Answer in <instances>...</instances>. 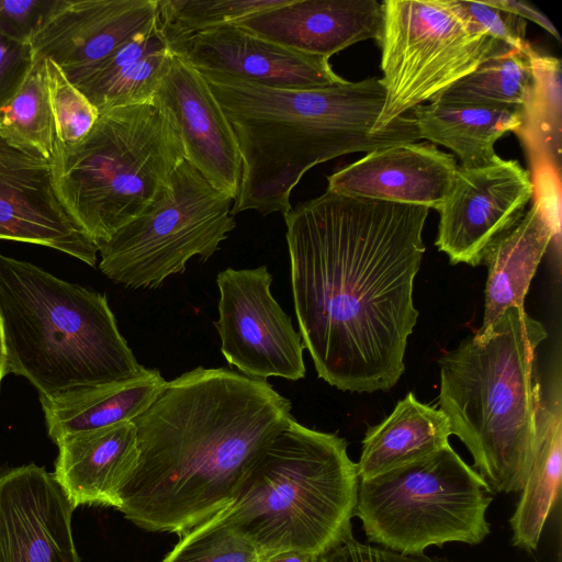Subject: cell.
Wrapping results in <instances>:
<instances>
[{
	"label": "cell",
	"instance_id": "obj_1",
	"mask_svg": "<svg viewBox=\"0 0 562 562\" xmlns=\"http://www.w3.org/2000/svg\"><path fill=\"white\" fill-rule=\"evenodd\" d=\"M429 210L326 190L283 214L299 333L329 385L387 391L404 373Z\"/></svg>",
	"mask_w": 562,
	"mask_h": 562
},
{
	"label": "cell",
	"instance_id": "obj_2",
	"mask_svg": "<svg viewBox=\"0 0 562 562\" xmlns=\"http://www.w3.org/2000/svg\"><path fill=\"white\" fill-rule=\"evenodd\" d=\"M291 407L267 380L226 368L166 381L133 420L138 461L117 510L142 529L179 536L205 521L231 504Z\"/></svg>",
	"mask_w": 562,
	"mask_h": 562
},
{
	"label": "cell",
	"instance_id": "obj_3",
	"mask_svg": "<svg viewBox=\"0 0 562 562\" xmlns=\"http://www.w3.org/2000/svg\"><path fill=\"white\" fill-rule=\"evenodd\" d=\"M200 72L233 128L241 157L234 215L250 210L263 216L285 214L292 209V190L315 165L420 139L412 115L373 132L385 101L375 77L283 89Z\"/></svg>",
	"mask_w": 562,
	"mask_h": 562
},
{
	"label": "cell",
	"instance_id": "obj_4",
	"mask_svg": "<svg viewBox=\"0 0 562 562\" xmlns=\"http://www.w3.org/2000/svg\"><path fill=\"white\" fill-rule=\"evenodd\" d=\"M544 326L509 307L483 336L464 338L439 360V409L493 493L525 485L536 439V351Z\"/></svg>",
	"mask_w": 562,
	"mask_h": 562
},
{
	"label": "cell",
	"instance_id": "obj_5",
	"mask_svg": "<svg viewBox=\"0 0 562 562\" xmlns=\"http://www.w3.org/2000/svg\"><path fill=\"white\" fill-rule=\"evenodd\" d=\"M0 321L7 374L40 398L128 380L139 364L106 296L0 254Z\"/></svg>",
	"mask_w": 562,
	"mask_h": 562
},
{
	"label": "cell",
	"instance_id": "obj_6",
	"mask_svg": "<svg viewBox=\"0 0 562 562\" xmlns=\"http://www.w3.org/2000/svg\"><path fill=\"white\" fill-rule=\"evenodd\" d=\"M347 446L293 417L250 468L221 512L260 560L284 551L318 555L353 538L359 476Z\"/></svg>",
	"mask_w": 562,
	"mask_h": 562
},
{
	"label": "cell",
	"instance_id": "obj_7",
	"mask_svg": "<svg viewBox=\"0 0 562 562\" xmlns=\"http://www.w3.org/2000/svg\"><path fill=\"white\" fill-rule=\"evenodd\" d=\"M183 160L177 128L153 99L101 112L79 143L56 144L50 164L64 205L98 244L143 215Z\"/></svg>",
	"mask_w": 562,
	"mask_h": 562
},
{
	"label": "cell",
	"instance_id": "obj_8",
	"mask_svg": "<svg viewBox=\"0 0 562 562\" xmlns=\"http://www.w3.org/2000/svg\"><path fill=\"white\" fill-rule=\"evenodd\" d=\"M492 490L447 446L406 465L359 479L356 517L367 539L408 555L446 542L477 544L490 533Z\"/></svg>",
	"mask_w": 562,
	"mask_h": 562
},
{
	"label": "cell",
	"instance_id": "obj_9",
	"mask_svg": "<svg viewBox=\"0 0 562 562\" xmlns=\"http://www.w3.org/2000/svg\"><path fill=\"white\" fill-rule=\"evenodd\" d=\"M381 8L376 41L385 101L374 133L487 60L516 50L472 21L456 0H384Z\"/></svg>",
	"mask_w": 562,
	"mask_h": 562
},
{
	"label": "cell",
	"instance_id": "obj_10",
	"mask_svg": "<svg viewBox=\"0 0 562 562\" xmlns=\"http://www.w3.org/2000/svg\"><path fill=\"white\" fill-rule=\"evenodd\" d=\"M234 199L183 160L139 217L97 244L100 270L127 288L155 289L194 256L209 260L236 227Z\"/></svg>",
	"mask_w": 562,
	"mask_h": 562
},
{
	"label": "cell",
	"instance_id": "obj_11",
	"mask_svg": "<svg viewBox=\"0 0 562 562\" xmlns=\"http://www.w3.org/2000/svg\"><path fill=\"white\" fill-rule=\"evenodd\" d=\"M271 283L267 266L218 272V319L214 326L221 351L248 378L297 381L305 376L304 346L290 315L272 296Z\"/></svg>",
	"mask_w": 562,
	"mask_h": 562
},
{
	"label": "cell",
	"instance_id": "obj_12",
	"mask_svg": "<svg viewBox=\"0 0 562 562\" xmlns=\"http://www.w3.org/2000/svg\"><path fill=\"white\" fill-rule=\"evenodd\" d=\"M533 196L531 173L501 157L480 167L459 166L438 210L436 246L451 263L476 267L488 248L525 214Z\"/></svg>",
	"mask_w": 562,
	"mask_h": 562
},
{
	"label": "cell",
	"instance_id": "obj_13",
	"mask_svg": "<svg viewBox=\"0 0 562 562\" xmlns=\"http://www.w3.org/2000/svg\"><path fill=\"white\" fill-rule=\"evenodd\" d=\"M0 239L65 252L91 267L95 241L64 205L50 161L27 154L0 136Z\"/></svg>",
	"mask_w": 562,
	"mask_h": 562
},
{
	"label": "cell",
	"instance_id": "obj_14",
	"mask_svg": "<svg viewBox=\"0 0 562 562\" xmlns=\"http://www.w3.org/2000/svg\"><path fill=\"white\" fill-rule=\"evenodd\" d=\"M75 509L46 469L31 463L0 472V562H80Z\"/></svg>",
	"mask_w": 562,
	"mask_h": 562
},
{
	"label": "cell",
	"instance_id": "obj_15",
	"mask_svg": "<svg viewBox=\"0 0 562 562\" xmlns=\"http://www.w3.org/2000/svg\"><path fill=\"white\" fill-rule=\"evenodd\" d=\"M169 46L199 71L274 88L315 89L346 80L327 57L289 49L233 24L171 41Z\"/></svg>",
	"mask_w": 562,
	"mask_h": 562
},
{
	"label": "cell",
	"instance_id": "obj_16",
	"mask_svg": "<svg viewBox=\"0 0 562 562\" xmlns=\"http://www.w3.org/2000/svg\"><path fill=\"white\" fill-rule=\"evenodd\" d=\"M157 10L158 0H58L31 46L70 80L150 26Z\"/></svg>",
	"mask_w": 562,
	"mask_h": 562
},
{
	"label": "cell",
	"instance_id": "obj_17",
	"mask_svg": "<svg viewBox=\"0 0 562 562\" xmlns=\"http://www.w3.org/2000/svg\"><path fill=\"white\" fill-rule=\"evenodd\" d=\"M154 100L169 113L184 160L235 201L241 178L237 139L201 72L173 54Z\"/></svg>",
	"mask_w": 562,
	"mask_h": 562
},
{
	"label": "cell",
	"instance_id": "obj_18",
	"mask_svg": "<svg viewBox=\"0 0 562 562\" xmlns=\"http://www.w3.org/2000/svg\"><path fill=\"white\" fill-rule=\"evenodd\" d=\"M535 202L518 223L486 251L484 314L476 336L485 335L509 307H524L531 280L550 243L560 236L561 178L550 169L531 177Z\"/></svg>",
	"mask_w": 562,
	"mask_h": 562
},
{
	"label": "cell",
	"instance_id": "obj_19",
	"mask_svg": "<svg viewBox=\"0 0 562 562\" xmlns=\"http://www.w3.org/2000/svg\"><path fill=\"white\" fill-rule=\"evenodd\" d=\"M454 156L430 142L404 143L368 153L327 178V190L439 210L453 183Z\"/></svg>",
	"mask_w": 562,
	"mask_h": 562
},
{
	"label": "cell",
	"instance_id": "obj_20",
	"mask_svg": "<svg viewBox=\"0 0 562 562\" xmlns=\"http://www.w3.org/2000/svg\"><path fill=\"white\" fill-rule=\"evenodd\" d=\"M382 23L375 0H288L233 23L289 49L329 58L366 40Z\"/></svg>",
	"mask_w": 562,
	"mask_h": 562
},
{
	"label": "cell",
	"instance_id": "obj_21",
	"mask_svg": "<svg viewBox=\"0 0 562 562\" xmlns=\"http://www.w3.org/2000/svg\"><path fill=\"white\" fill-rule=\"evenodd\" d=\"M54 475L75 508H119V493L138 461L133 422L68 435L56 442Z\"/></svg>",
	"mask_w": 562,
	"mask_h": 562
},
{
	"label": "cell",
	"instance_id": "obj_22",
	"mask_svg": "<svg viewBox=\"0 0 562 562\" xmlns=\"http://www.w3.org/2000/svg\"><path fill=\"white\" fill-rule=\"evenodd\" d=\"M562 471L561 374L539 385L532 460L519 502L509 520L513 544L536 550L560 495Z\"/></svg>",
	"mask_w": 562,
	"mask_h": 562
},
{
	"label": "cell",
	"instance_id": "obj_23",
	"mask_svg": "<svg viewBox=\"0 0 562 562\" xmlns=\"http://www.w3.org/2000/svg\"><path fill=\"white\" fill-rule=\"evenodd\" d=\"M172 55L156 20L110 57L69 81L99 113L147 103L154 99Z\"/></svg>",
	"mask_w": 562,
	"mask_h": 562
},
{
	"label": "cell",
	"instance_id": "obj_24",
	"mask_svg": "<svg viewBox=\"0 0 562 562\" xmlns=\"http://www.w3.org/2000/svg\"><path fill=\"white\" fill-rule=\"evenodd\" d=\"M166 380L158 369L145 368L128 380L87 386L53 398H40L49 438L133 422L161 392Z\"/></svg>",
	"mask_w": 562,
	"mask_h": 562
},
{
	"label": "cell",
	"instance_id": "obj_25",
	"mask_svg": "<svg viewBox=\"0 0 562 562\" xmlns=\"http://www.w3.org/2000/svg\"><path fill=\"white\" fill-rule=\"evenodd\" d=\"M450 435L442 411L409 392L384 420L367 429L358 476L368 479L428 457L449 446Z\"/></svg>",
	"mask_w": 562,
	"mask_h": 562
},
{
	"label": "cell",
	"instance_id": "obj_26",
	"mask_svg": "<svg viewBox=\"0 0 562 562\" xmlns=\"http://www.w3.org/2000/svg\"><path fill=\"white\" fill-rule=\"evenodd\" d=\"M413 119L420 139L451 149L462 167H480L497 158L495 143L521 122V108H502L447 101L418 105Z\"/></svg>",
	"mask_w": 562,
	"mask_h": 562
},
{
	"label": "cell",
	"instance_id": "obj_27",
	"mask_svg": "<svg viewBox=\"0 0 562 562\" xmlns=\"http://www.w3.org/2000/svg\"><path fill=\"white\" fill-rule=\"evenodd\" d=\"M531 65L533 85L521 106L520 125L514 133L527 151L532 176L541 169H550L561 176V61L533 48Z\"/></svg>",
	"mask_w": 562,
	"mask_h": 562
},
{
	"label": "cell",
	"instance_id": "obj_28",
	"mask_svg": "<svg viewBox=\"0 0 562 562\" xmlns=\"http://www.w3.org/2000/svg\"><path fill=\"white\" fill-rule=\"evenodd\" d=\"M0 136L27 154L47 161L54 158L56 136L44 57L35 55L21 88L0 112Z\"/></svg>",
	"mask_w": 562,
	"mask_h": 562
},
{
	"label": "cell",
	"instance_id": "obj_29",
	"mask_svg": "<svg viewBox=\"0 0 562 562\" xmlns=\"http://www.w3.org/2000/svg\"><path fill=\"white\" fill-rule=\"evenodd\" d=\"M529 47L493 58L463 77L438 98L470 104L521 108L527 101L533 72Z\"/></svg>",
	"mask_w": 562,
	"mask_h": 562
},
{
	"label": "cell",
	"instance_id": "obj_30",
	"mask_svg": "<svg viewBox=\"0 0 562 562\" xmlns=\"http://www.w3.org/2000/svg\"><path fill=\"white\" fill-rule=\"evenodd\" d=\"M288 0H158L157 24L169 42L233 24Z\"/></svg>",
	"mask_w": 562,
	"mask_h": 562
},
{
	"label": "cell",
	"instance_id": "obj_31",
	"mask_svg": "<svg viewBox=\"0 0 562 562\" xmlns=\"http://www.w3.org/2000/svg\"><path fill=\"white\" fill-rule=\"evenodd\" d=\"M255 546L216 513L179 536L160 562H259Z\"/></svg>",
	"mask_w": 562,
	"mask_h": 562
},
{
	"label": "cell",
	"instance_id": "obj_32",
	"mask_svg": "<svg viewBox=\"0 0 562 562\" xmlns=\"http://www.w3.org/2000/svg\"><path fill=\"white\" fill-rule=\"evenodd\" d=\"M45 59L56 144L71 146L86 137L100 113L55 63Z\"/></svg>",
	"mask_w": 562,
	"mask_h": 562
},
{
	"label": "cell",
	"instance_id": "obj_33",
	"mask_svg": "<svg viewBox=\"0 0 562 562\" xmlns=\"http://www.w3.org/2000/svg\"><path fill=\"white\" fill-rule=\"evenodd\" d=\"M456 3L472 21L498 41L519 52L529 47L530 44L525 37L524 19L485 1L456 0Z\"/></svg>",
	"mask_w": 562,
	"mask_h": 562
},
{
	"label": "cell",
	"instance_id": "obj_34",
	"mask_svg": "<svg viewBox=\"0 0 562 562\" xmlns=\"http://www.w3.org/2000/svg\"><path fill=\"white\" fill-rule=\"evenodd\" d=\"M58 0H0V33L30 44Z\"/></svg>",
	"mask_w": 562,
	"mask_h": 562
},
{
	"label": "cell",
	"instance_id": "obj_35",
	"mask_svg": "<svg viewBox=\"0 0 562 562\" xmlns=\"http://www.w3.org/2000/svg\"><path fill=\"white\" fill-rule=\"evenodd\" d=\"M34 58L30 44L12 41L0 33V112L21 88Z\"/></svg>",
	"mask_w": 562,
	"mask_h": 562
},
{
	"label": "cell",
	"instance_id": "obj_36",
	"mask_svg": "<svg viewBox=\"0 0 562 562\" xmlns=\"http://www.w3.org/2000/svg\"><path fill=\"white\" fill-rule=\"evenodd\" d=\"M313 562H446L425 554H402L382 547L364 544L351 538L315 555Z\"/></svg>",
	"mask_w": 562,
	"mask_h": 562
},
{
	"label": "cell",
	"instance_id": "obj_37",
	"mask_svg": "<svg viewBox=\"0 0 562 562\" xmlns=\"http://www.w3.org/2000/svg\"><path fill=\"white\" fill-rule=\"evenodd\" d=\"M485 2L497 9L510 12L524 19L525 21L529 20L538 24L547 32H549L553 37H555L559 42H561V36L559 35V32L557 31L553 23L543 13H541L535 7L530 5L528 2L520 0H490Z\"/></svg>",
	"mask_w": 562,
	"mask_h": 562
},
{
	"label": "cell",
	"instance_id": "obj_38",
	"mask_svg": "<svg viewBox=\"0 0 562 562\" xmlns=\"http://www.w3.org/2000/svg\"><path fill=\"white\" fill-rule=\"evenodd\" d=\"M315 555L299 552V551H284L269 555L259 562H313Z\"/></svg>",
	"mask_w": 562,
	"mask_h": 562
},
{
	"label": "cell",
	"instance_id": "obj_39",
	"mask_svg": "<svg viewBox=\"0 0 562 562\" xmlns=\"http://www.w3.org/2000/svg\"><path fill=\"white\" fill-rule=\"evenodd\" d=\"M5 374H7L5 350H4L2 326H1V321H0V384Z\"/></svg>",
	"mask_w": 562,
	"mask_h": 562
}]
</instances>
